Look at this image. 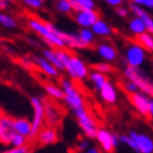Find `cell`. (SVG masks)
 <instances>
[{
  "mask_svg": "<svg viewBox=\"0 0 153 153\" xmlns=\"http://www.w3.org/2000/svg\"><path fill=\"white\" fill-rule=\"evenodd\" d=\"M55 5H56V10L63 13V14H71L73 11L71 0H55Z\"/></svg>",
  "mask_w": 153,
  "mask_h": 153,
  "instance_id": "obj_28",
  "label": "cell"
},
{
  "mask_svg": "<svg viewBox=\"0 0 153 153\" xmlns=\"http://www.w3.org/2000/svg\"><path fill=\"white\" fill-rule=\"evenodd\" d=\"M129 9L137 18H139V19H142L143 20V23L146 25V29H147V33L153 34V19H152V16L148 14V13L146 10H143L141 6L134 4V3L129 4Z\"/></svg>",
  "mask_w": 153,
  "mask_h": 153,
  "instance_id": "obj_15",
  "label": "cell"
},
{
  "mask_svg": "<svg viewBox=\"0 0 153 153\" xmlns=\"http://www.w3.org/2000/svg\"><path fill=\"white\" fill-rule=\"evenodd\" d=\"M146 60V49L137 42H132L126 49V63L127 65L139 68Z\"/></svg>",
  "mask_w": 153,
  "mask_h": 153,
  "instance_id": "obj_6",
  "label": "cell"
},
{
  "mask_svg": "<svg viewBox=\"0 0 153 153\" xmlns=\"http://www.w3.org/2000/svg\"><path fill=\"white\" fill-rule=\"evenodd\" d=\"M75 22L83 28H92L93 25L99 20L98 11L93 10H83L75 13Z\"/></svg>",
  "mask_w": 153,
  "mask_h": 153,
  "instance_id": "obj_13",
  "label": "cell"
},
{
  "mask_svg": "<svg viewBox=\"0 0 153 153\" xmlns=\"http://www.w3.org/2000/svg\"><path fill=\"white\" fill-rule=\"evenodd\" d=\"M147 0H132V3H134L137 5H144Z\"/></svg>",
  "mask_w": 153,
  "mask_h": 153,
  "instance_id": "obj_42",
  "label": "cell"
},
{
  "mask_svg": "<svg viewBox=\"0 0 153 153\" xmlns=\"http://www.w3.org/2000/svg\"><path fill=\"white\" fill-rule=\"evenodd\" d=\"M28 143H29L28 138L25 136H23V134H19V133H16V134L14 136V138H13V141H11V144L14 146V148L23 147V146L28 144Z\"/></svg>",
  "mask_w": 153,
  "mask_h": 153,
  "instance_id": "obj_32",
  "label": "cell"
},
{
  "mask_svg": "<svg viewBox=\"0 0 153 153\" xmlns=\"http://www.w3.org/2000/svg\"><path fill=\"white\" fill-rule=\"evenodd\" d=\"M60 84H62L63 92H64L65 103L74 112L75 117L80 116V114H84L87 112V109L84 107V102H83V98L78 91V88H76L72 82H69L68 79H64V78L60 79Z\"/></svg>",
  "mask_w": 153,
  "mask_h": 153,
  "instance_id": "obj_2",
  "label": "cell"
},
{
  "mask_svg": "<svg viewBox=\"0 0 153 153\" xmlns=\"http://www.w3.org/2000/svg\"><path fill=\"white\" fill-rule=\"evenodd\" d=\"M44 58H45L49 63H52V64L56 68V69H64L63 64L60 63V60L58 59V56L55 54V50H52V49H44Z\"/></svg>",
  "mask_w": 153,
  "mask_h": 153,
  "instance_id": "obj_25",
  "label": "cell"
},
{
  "mask_svg": "<svg viewBox=\"0 0 153 153\" xmlns=\"http://www.w3.org/2000/svg\"><path fill=\"white\" fill-rule=\"evenodd\" d=\"M0 25H3V27H5V28L13 29V28L18 27V23L13 16L6 15V14H4V13L0 11Z\"/></svg>",
  "mask_w": 153,
  "mask_h": 153,
  "instance_id": "obj_27",
  "label": "cell"
},
{
  "mask_svg": "<svg viewBox=\"0 0 153 153\" xmlns=\"http://www.w3.org/2000/svg\"><path fill=\"white\" fill-rule=\"evenodd\" d=\"M99 93H100L102 99L108 104H114L117 102V89L114 88V85L109 80H107V83L102 87Z\"/></svg>",
  "mask_w": 153,
  "mask_h": 153,
  "instance_id": "obj_16",
  "label": "cell"
},
{
  "mask_svg": "<svg viewBox=\"0 0 153 153\" xmlns=\"http://www.w3.org/2000/svg\"><path fill=\"white\" fill-rule=\"evenodd\" d=\"M89 79H91V82L93 83V85H94V88L97 89V91H100L102 87H103L107 83V80H108L105 74H102V73L95 72V71L89 74Z\"/></svg>",
  "mask_w": 153,
  "mask_h": 153,
  "instance_id": "obj_24",
  "label": "cell"
},
{
  "mask_svg": "<svg viewBox=\"0 0 153 153\" xmlns=\"http://www.w3.org/2000/svg\"><path fill=\"white\" fill-rule=\"evenodd\" d=\"M0 153H30V148L28 147L27 144L23 146V147H18V148H11L9 151L5 152H0Z\"/></svg>",
  "mask_w": 153,
  "mask_h": 153,
  "instance_id": "obj_35",
  "label": "cell"
},
{
  "mask_svg": "<svg viewBox=\"0 0 153 153\" xmlns=\"http://www.w3.org/2000/svg\"><path fill=\"white\" fill-rule=\"evenodd\" d=\"M123 88H124V91L128 93V94H133V93L141 92V91H139V88L137 87L136 83H133L131 80H127L126 83H123Z\"/></svg>",
  "mask_w": 153,
  "mask_h": 153,
  "instance_id": "obj_33",
  "label": "cell"
},
{
  "mask_svg": "<svg viewBox=\"0 0 153 153\" xmlns=\"http://www.w3.org/2000/svg\"><path fill=\"white\" fill-rule=\"evenodd\" d=\"M79 38H80V40L85 44V45L89 48L92 45V43L94 42V33H93V30H89L88 28H84V29H82L79 33H78Z\"/></svg>",
  "mask_w": 153,
  "mask_h": 153,
  "instance_id": "obj_26",
  "label": "cell"
},
{
  "mask_svg": "<svg viewBox=\"0 0 153 153\" xmlns=\"http://www.w3.org/2000/svg\"><path fill=\"white\" fill-rule=\"evenodd\" d=\"M78 119V124L82 128V131L84 132V134L89 138H97V133H98V127L95 120L93 119L92 116H89L88 112H85L84 114H80V116L76 117Z\"/></svg>",
  "mask_w": 153,
  "mask_h": 153,
  "instance_id": "obj_12",
  "label": "cell"
},
{
  "mask_svg": "<svg viewBox=\"0 0 153 153\" xmlns=\"http://www.w3.org/2000/svg\"><path fill=\"white\" fill-rule=\"evenodd\" d=\"M116 13H117L119 16H122V18H127V16H128V10L124 9V8H122V6H117Z\"/></svg>",
  "mask_w": 153,
  "mask_h": 153,
  "instance_id": "obj_37",
  "label": "cell"
},
{
  "mask_svg": "<svg viewBox=\"0 0 153 153\" xmlns=\"http://www.w3.org/2000/svg\"><path fill=\"white\" fill-rule=\"evenodd\" d=\"M43 104H44V112H45V123L49 127H53V128H56L62 124L63 117L65 114V111L63 105L58 104L54 98L49 97H43Z\"/></svg>",
  "mask_w": 153,
  "mask_h": 153,
  "instance_id": "obj_4",
  "label": "cell"
},
{
  "mask_svg": "<svg viewBox=\"0 0 153 153\" xmlns=\"http://www.w3.org/2000/svg\"><path fill=\"white\" fill-rule=\"evenodd\" d=\"M129 136L136 142L138 153H153V137L148 133L131 131Z\"/></svg>",
  "mask_w": 153,
  "mask_h": 153,
  "instance_id": "obj_10",
  "label": "cell"
},
{
  "mask_svg": "<svg viewBox=\"0 0 153 153\" xmlns=\"http://www.w3.org/2000/svg\"><path fill=\"white\" fill-rule=\"evenodd\" d=\"M55 54L58 56V59L60 60V63L63 64V67H67V64L69 63V59H71V55L72 53H69L68 50H64V49H55Z\"/></svg>",
  "mask_w": 153,
  "mask_h": 153,
  "instance_id": "obj_30",
  "label": "cell"
},
{
  "mask_svg": "<svg viewBox=\"0 0 153 153\" xmlns=\"http://www.w3.org/2000/svg\"><path fill=\"white\" fill-rule=\"evenodd\" d=\"M16 134L14 128V118L6 113L0 116V143L11 144V141Z\"/></svg>",
  "mask_w": 153,
  "mask_h": 153,
  "instance_id": "obj_7",
  "label": "cell"
},
{
  "mask_svg": "<svg viewBox=\"0 0 153 153\" xmlns=\"http://www.w3.org/2000/svg\"><path fill=\"white\" fill-rule=\"evenodd\" d=\"M105 1L109 4V5H113V6H119L120 4L123 3V0H105Z\"/></svg>",
  "mask_w": 153,
  "mask_h": 153,
  "instance_id": "obj_38",
  "label": "cell"
},
{
  "mask_svg": "<svg viewBox=\"0 0 153 153\" xmlns=\"http://www.w3.org/2000/svg\"><path fill=\"white\" fill-rule=\"evenodd\" d=\"M34 141H36L42 146L54 144L55 142H58V133H56V129L53 128V127H49V126L43 127L40 132L36 134Z\"/></svg>",
  "mask_w": 153,
  "mask_h": 153,
  "instance_id": "obj_14",
  "label": "cell"
},
{
  "mask_svg": "<svg viewBox=\"0 0 153 153\" xmlns=\"http://www.w3.org/2000/svg\"><path fill=\"white\" fill-rule=\"evenodd\" d=\"M23 3L31 9H40L42 8V1H39V0H23Z\"/></svg>",
  "mask_w": 153,
  "mask_h": 153,
  "instance_id": "obj_36",
  "label": "cell"
},
{
  "mask_svg": "<svg viewBox=\"0 0 153 153\" xmlns=\"http://www.w3.org/2000/svg\"><path fill=\"white\" fill-rule=\"evenodd\" d=\"M147 8H151V9H153V0H147L146 1V4H144Z\"/></svg>",
  "mask_w": 153,
  "mask_h": 153,
  "instance_id": "obj_43",
  "label": "cell"
},
{
  "mask_svg": "<svg viewBox=\"0 0 153 153\" xmlns=\"http://www.w3.org/2000/svg\"><path fill=\"white\" fill-rule=\"evenodd\" d=\"M5 1H9V3H11V1H13V0H5Z\"/></svg>",
  "mask_w": 153,
  "mask_h": 153,
  "instance_id": "obj_45",
  "label": "cell"
},
{
  "mask_svg": "<svg viewBox=\"0 0 153 153\" xmlns=\"http://www.w3.org/2000/svg\"><path fill=\"white\" fill-rule=\"evenodd\" d=\"M85 153H100L98 148H95V147H92V148H88Z\"/></svg>",
  "mask_w": 153,
  "mask_h": 153,
  "instance_id": "obj_41",
  "label": "cell"
},
{
  "mask_svg": "<svg viewBox=\"0 0 153 153\" xmlns=\"http://www.w3.org/2000/svg\"><path fill=\"white\" fill-rule=\"evenodd\" d=\"M92 30L94 34H97L99 36H108L112 34V28L105 22L100 20V19L92 27Z\"/></svg>",
  "mask_w": 153,
  "mask_h": 153,
  "instance_id": "obj_22",
  "label": "cell"
},
{
  "mask_svg": "<svg viewBox=\"0 0 153 153\" xmlns=\"http://www.w3.org/2000/svg\"><path fill=\"white\" fill-rule=\"evenodd\" d=\"M136 42L139 44V45H142L146 50L153 53V34H149L146 31V33L136 36Z\"/></svg>",
  "mask_w": 153,
  "mask_h": 153,
  "instance_id": "obj_21",
  "label": "cell"
},
{
  "mask_svg": "<svg viewBox=\"0 0 153 153\" xmlns=\"http://www.w3.org/2000/svg\"><path fill=\"white\" fill-rule=\"evenodd\" d=\"M129 30H131L136 36H137V35H141V34H143V33H146V31H147L143 20H142V19H139V18H137V16H134V18H133L132 20L129 22Z\"/></svg>",
  "mask_w": 153,
  "mask_h": 153,
  "instance_id": "obj_23",
  "label": "cell"
},
{
  "mask_svg": "<svg viewBox=\"0 0 153 153\" xmlns=\"http://www.w3.org/2000/svg\"><path fill=\"white\" fill-rule=\"evenodd\" d=\"M14 128H15V132L19 133V134H23L28 138L31 136V123L29 122L28 119L25 118H14Z\"/></svg>",
  "mask_w": 153,
  "mask_h": 153,
  "instance_id": "obj_19",
  "label": "cell"
},
{
  "mask_svg": "<svg viewBox=\"0 0 153 153\" xmlns=\"http://www.w3.org/2000/svg\"><path fill=\"white\" fill-rule=\"evenodd\" d=\"M9 1H5V0H0V10H6L9 8Z\"/></svg>",
  "mask_w": 153,
  "mask_h": 153,
  "instance_id": "obj_39",
  "label": "cell"
},
{
  "mask_svg": "<svg viewBox=\"0 0 153 153\" xmlns=\"http://www.w3.org/2000/svg\"><path fill=\"white\" fill-rule=\"evenodd\" d=\"M124 76L127 80H131L133 83H136L137 87L139 88V91L149 95L151 98H153V79L146 74L142 69L127 65L124 68Z\"/></svg>",
  "mask_w": 153,
  "mask_h": 153,
  "instance_id": "obj_3",
  "label": "cell"
},
{
  "mask_svg": "<svg viewBox=\"0 0 153 153\" xmlns=\"http://www.w3.org/2000/svg\"><path fill=\"white\" fill-rule=\"evenodd\" d=\"M30 102H31V105H33V109H34V117H33V122H31V136L29 138V142L34 141L36 134L43 128L44 122H45V112H44L43 100L36 97H31Z\"/></svg>",
  "mask_w": 153,
  "mask_h": 153,
  "instance_id": "obj_5",
  "label": "cell"
},
{
  "mask_svg": "<svg viewBox=\"0 0 153 153\" xmlns=\"http://www.w3.org/2000/svg\"><path fill=\"white\" fill-rule=\"evenodd\" d=\"M34 62H35L38 69H39L42 73L47 74L49 76H58V69H56L52 64V63H49L45 58H42V56H35Z\"/></svg>",
  "mask_w": 153,
  "mask_h": 153,
  "instance_id": "obj_18",
  "label": "cell"
},
{
  "mask_svg": "<svg viewBox=\"0 0 153 153\" xmlns=\"http://www.w3.org/2000/svg\"><path fill=\"white\" fill-rule=\"evenodd\" d=\"M28 25L31 30H34L35 33L39 34L50 47H54L55 49H64L67 47L64 40L59 35H56L53 31V29L50 28V23L42 22L35 18H29Z\"/></svg>",
  "mask_w": 153,
  "mask_h": 153,
  "instance_id": "obj_1",
  "label": "cell"
},
{
  "mask_svg": "<svg viewBox=\"0 0 153 153\" xmlns=\"http://www.w3.org/2000/svg\"><path fill=\"white\" fill-rule=\"evenodd\" d=\"M93 69L95 72H99L102 74H111L114 72V68L112 67V64L109 63H97V64L93 65Z\"/></svg>",
  "mask_w": 153,
  "mask_h": 153,
  "instance_id": "obj_29",
  "label": "cell"
},
{
  "mask_svg": "<svg viewBox=\"0 0 153 153\" xmlns=\"http://www.w3.org/2000/svg\"><path fill=\"white\" fill-rule=\"evenodd\" d=\"M97 141L104 153H113L119 143V137L107 129H99L97 133Z\"/></svg>",
  "mask_w": 153,
  "mask_h": 153,
  "instance_id": "obj_9",
  "label": "cell"
},
{
  "mask_svg": "<svg viewBox=\"0 0 153 153\" xmlns=\"http://www.w3.org/2000/svg\"><path fill=\"white\" fill-rule=\"evenodd\" d=\"M148 117H151L153 119V98H151L149 102V109H148Z\"/></svg>",
  "mask_w": 153,
  "mask_h": 153,
  "instance_id": "obj_40",
  "label": "cell"
},
{
  "mask_svg": "<svg viewBox=\"0 0 153 153\" xmlns=\"http://www.w3.org/2000/svg\"><path fill=\"white\" fill-rule=\"evenodd\" d=\"M119 142L120 143H123V144H126L127 147H129L133 152H136V153H138V149H137V144H136V142L133 141V138L129 136V134H123V136H119Z\"/></svg>",
  "mask_w": 153,
  "mask_h": 153,
  "instance_id": "obj_31",
  "label": "cell"
},
{
  "mask_svg": "<svg viewBox=\"0 0 153 153\" xmlns=\"http://www.w3.org/2000/svg\"><path fill=\"white\" fill-rule=\"evenodd\" d=\"M39 1H42V3H43V1H45V0H39Z\"/></svg>",
  "mask_w": 153,
  "mask_h": 153,
  "instance_id": "obj_46",
  "label": "cell"
},
{
  "mask_svg": "<svg viewBox=\"0 0 153 153\" xmlns=\"http://www.w3.org/2000/svg\"><path fill=\"white\" fill-rule=\"evenodd\" d=\"M97 50H98V54L107 62H113L117 58V50L114 49L113 45H111L108 43L99 44L97 47Z\"/></svg>",
  "mask_w": 153,
  "mask_h": 153,
  "instance_id": "obj_20",
  "label": "cell"
},
{
  "mask_svg": "<svg viewBox=\"0 0 153 153\" xmlns=\"http://www.w3.org/2000/svg\"><path fill=\"white\" fill-rule=\"evenodd\" d=\"M65 71L73 79H78V80L84 79L89 75L88 67L84 64V62L80 60L78 56L74 54L71 55V59H69V63L65 67Z\"/></svg>",
  "mask_w": 153,
  "mask_h": 153,
  "instance_id": "obj_8",
  "label": "cell"
},
{
  "mask_svg": "<svg viewBox=\"0 0 153 153\" xmlns=\"http://www.w3.org/2000/svg\"><path fill=\"white\" fill-rule=\"evenodd\" d=\"M39 80V83L43 85L44 88V91L47 92V94L49 95V97H52L54 99H64V92H63V89L58 88L54 83L52 82H49L47 79H38Z\"/></svg>",
  "mask_w": 153,
  "mask_h": 153,
  "instance_id": "obj_17",
  "label": "cell"
},
{
  "mask_svg": "<svg viewBox=\"0 0 153 153\" xmlns=\"http://www.w3.org/2000/svg\"><path fill=\"white\" fill-rule=\"evenodd\" d=\"M129 102L133 105V108L141 114L143 117L148 116V109H149V102H151V97L147 95L143 92H137L129 94Z\"/></svg>",
  "mask_w": 153,
  "mask_h": 153,
  "instance_id": "obj_11",
  "label": "cell"
},
{
  "mask_svg": "<svg viewBox=\"0 0 153 153\" xmlns=\"http://www.w3.org/2000/svg\"><path fill=\"white\" fill-rule=\"evenodd\" d=\"M76 1H78V4L80 5L82 11L83 10H93L94 6H95L93 0H76Z\"/></svg>",
  "mask_w": 153,
  "mask_h": 153,
  "instance_id": "obj_34",
  "label": "cell"
},
{
  "mask_svg": "<svg viewBox=\"0 0 153 153\" xmlns=\"http://www.w3.org/2000/svg\"><path fill=\"white\" fill-rule=\"evenodd\" d=\"M1 114H4V111H3V108L0 107V116H1Z\"/></svg>",
  "mask_w": 153,
  "mask_h": 153,
  "instance_id": "obj_44",
  "label": "cell"
}]
</instances>
